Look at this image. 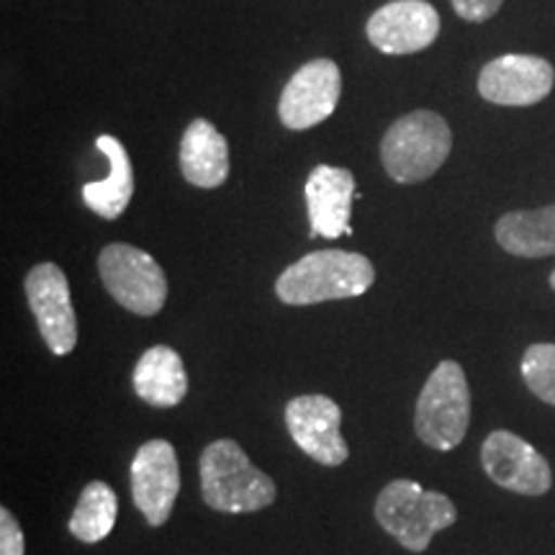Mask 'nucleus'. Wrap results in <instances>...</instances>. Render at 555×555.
Instances as JSON below:
<instances>
[{"label": "nucleus", "mask_w": 555, "mask_h": 555, "mask_svg": "<svg viewBox=\"0 0 555 555\" xmlns=\"http://www.w3.org/2000/svg\"><path fill=\"white\" fill-rule=\"evenodd\" d=\"M343 409L324 393H304L288 401L286 427L298 448L322 466H343L350 455L343 433Z\"/></svg>", "instance_id": "9d476101"}, {"label": "nucleus", "mask_w": 555, "mask_h": 555, "mask_svg": "<svg viewBox=\"0 0 555 555\" xmlns=\"http://www.w3.org/2000/svg\"><path fill=\"white\" fill-rule=\"evenodd\" d=\"M551 288L555 291V270H553V273H551Z\"/></svg>", "instance_id": "5701e85b"}, {"label": "nucleus", "mask_w": 555, "mask_h": 555, "mask_svg": "<svg viewBox=\"0 0 555 555\" xmlns=\"http://www.w3.org/2000/svg\"><path fill=\"white\" fill-rule=\"evenodd\" d=\"M494 234L499 245L517 258H551L555 255V204L504 214Z\"/></svg>", "instance_id": "a211bd4d"}, {"label": "nucleus", "mask_w": 555, "mask_h": 555, "mask_svg": "<svg viewBox=\"0 0 555 555\" xmlns=\"http://www.w3.org/2000/svg\"><path fill=\"white\" fill-rule=\"evenodd\" d=\"M376 281V268L360 253L317 249L283 270L275 294L288 307H311L322 301L363 296Z\"/></svg>", "instance_id": "f257e3e1"}, {"label": "nucleus", "mask_w": 555, "mask_h": 555, "mask_svg": "<svg viewBox=\"0 0 555 555\" xmlns=\"http://www.w3.org/2000/svg\"><path fill=\"white\" fill-rule=\"evenodd\" d=\"M116 515H119V499L114 489L103 481H90L69 517V532L82 543H101L114 530Z\"/></svg>", "instance_id": "6ab92c4d"}, {"label": "nucleus", "mask_w": 555, "mask_h": 555, "mask_svg": "<svg viewBox=\"0 0 555 555\" xmlns=\"http://www.w3.org/2000/svg\"><path fill=\"white\" fill-rule=\"evenodd\" d=\"M522 378L540 401L555 406V345L538 343L525 350Z\"/></svg>", "instance_id": "aec40b11"}, {"label": "nucleus", "mask_w": 555, "mask_h": 555, "mask_svg": "<svg viewBox=\"0 0 555 555\" xmlns=\"http://www.w3.org/2000/svg\"><path fill=\"white\" fill-rule=\"evenodd\" d=\"M376 519L406 551L425 553L437 532L455 525L457 509L440 491H427L416 481L397 478L378 494Z\"/></svg>", "instance_id": "7ed1b4c3"}, {"label": "nucleus", "mask_w": 555, "mask_h": 555, "mask_svg": "<svg viewBox=\"0 0 555 555\" xmlns=\"http://www.w3.org/2000/svg\"><path fill=\"white\" fill-rule=\"evenodd\" d=\"M365 34L384 54H414L437 39L440 13L427 0H393L367 18Z\"/></svg>", "instance_id": "ddd939ff"}, {"label": "nucleus", "mask_w": 555, "mask_h": 555, "mask_svg": "<svg viewBox=\"0 0 555 555\" xmlns=\"http://www.w3.org/2000/svg\"><path fill=\"white\" fill-rule=\"evenodd\" d=\"M339 93H343V75L332 60H311L286 82L278 116L283 127L304 131L317 127L335 114Z\"/></svg>", "instance_id": "1a4fd4ad"}, {"label": "nucleus", "mask_w": 555, "mask_h": 555, "mask_svg": "<svg viewBox=\"0 0 555 555\" xmlns=\"http://www.w3.org/2000/svg\"><path fill=\"white\" fill-rule=\"evenodd\" d=\"M453 150L448 121L435 111H414L388 127L380 142L384 168L397 183H422L446 165Z\"/></svg>", "instance_id": "20e7f679"}, {"label": "nucleus", "mask_w": 555, "mask_h": 555, "mask_svg": "<svg viewBox=\"0 0 555 555\" xmlns=\"http://www.w3.org/2000/svg\"><path fill=\"white\" fill-rule=\"evenodd\" d=\"M201 494L211 509L247 515L275 502V483L249 463L234 440H217L201 453Z\"/></svg>", "instance_id": "f03ea898"}, {"label": "nucleus", "mask_w": 555, "mask_h": 555, "mask_svg": "<svg viewBox=\"0 0 555 555\" xmlns=\"http://www.w3.org/2000/svg\"><path fill=\"white\" fill-rule=\"evenodd\" d=\"M180 170L196 189H219L229 178V144L211 121L196 119L180 139Z\"/></svg>", "instance_id": "2eb2a0df"}, {"label": "nucleus", "mask_w": 555, "mask_h": 555, "mask_svg": "<svg viewBox=\"0 0 555 555\" xmlns=\"http://www.w3.org/2000/svg\"><path fill=\"white\" fill-rule=\"evenodd\" d=\"M99 273L103 286L124 309L139 317H155L168 301V278L152 255L134 245L103 247L99 255Z\"/></svg>", "instance_id": "423d86ee"}, {"label": "nucleus", "mask_w": 555, "mask_h": 555, "mask_svg": "<svg viewBox=\"0 0 555 555\" xmlns=\"http://www.w3.org/2000/svg\"><path fill=\"white\" fill-rule=\"evenodd\" d=\"M24 288L47 347L54 356L73 352L78 345V319H75L65 270L54 262H41L29 270Z\"/></svg>", "instance_id": "6e6552de"}, {"label": "nucleus", "mask_w": 555, "mask_h": 555, "mask_svg": "<svg viewBox=\"0 0 555 555\" xmlns=\"http://www.w3.org/2000/svg\"><path fill=\"white\" fill-rule=\"evenodd\" d=\"M504 0H453V9L461 18L474 21V24H481V21H489L496 16V11L502 9Z\"/></svg>", "instance_id": "4be33fe9"}, {"label": "nucleus", "mask_w": 555, "mask_h": 555, "mask_svg": "<svg viewBox=\"0 0 555 555\" xmlns=\"http://www.w3.org/2000/svg\"><path fill=\"white\" fill-rule=\"evenodd\" d=\"M553 65L535 54H504L478 75V93L496 106H535L553 90Z\"/></svg>", "instance_id": "f8f14e48"}, {"label": "nucleus", "mask_w": 555, "mask_h": 555, "mask_svg": "<svg viewBox=\"0 0 555 555\" xmlns=\"http://www.w3.org/2000/svg\"><path fill=\"white\" fill-rule=\"evenodd\" d=\"M470 425V388L466 371L455 360H442L429 373L420 399H416L414 427L427 448L448 450L457 448Z\"/></svg>", "instance_id": "39448f33"}, {"label": "nucleus", "mask_w": 555, "mask_h": 555, "mask_svg": "<svg viewBox=\"0 0 555 555\" xmlns=\"http://www.w3.org/2000/svg\"><path fill=\"white\" fill-rule=\"evenodd\" d=\"M95 147L108 157V176L99 183L82 185V201L101 219H119L134 196V170L127 150L116 137L101 134Z\"/></svg>", "instance_id": "f3484780"}, {"label": "nucleus", "mask_w": 555, "mask_h": 555, "mask_svg": "<svg viewBox=\"0 0 555 555\" xmlns=\"http://www.w3.org/2000/svg\"><path fill=\"white\" fill-rule=\"evenodd\" d=\"M352 201H356L352 172L335 165H317L307 180L311 234L324 240H339L343 234H350Z\"/></svg>", "instance_id": "4468645a"}, {"label": "nucleus", "mask_w": 555, "mask_h": 555, "mask_svg": "<svg viewBox=\"0 0 555 555\" xmlns=\"http://www.w3.org/2000/svg\"><path fill=\"white\" fill-rule=\"evenodd\" d=\"M180 491L176 448L168 440H150L131 461V496L152 527L168 522Z\"/></svg>", "instance_id": "9b49d317"}, {"label": "nucleus", "mask_w": 555, "mask_h": 555, "mask_svg": "<svg viewBox=\"0 0 555 555\" xmlns=\"http://www.w3.org/2000/svg\"><path fill=\"white\" fill-rule=\"evenodd\" d=\"M481 466L491 481L512 494L543 496L553 486V470L545 457L509 429H494L486 437Z\"/></svg>", "instance_id": "0eeeda50"}, {"label": "nucleus", "mask_w": 555, "mask_h": 555, "mask_svg": "<svg viewBox=\"0 0 555 555\" xmlns=\"http://www.w3.org/2000/svg\"><path fill=\"white\" fill-rule=\"evenodd\" d=\"M24 532L9 509H0V555H24Z\"/></svg>", "instance_id": "412c9836"}, {"label": "nucleus", "mask_w": 555, "mask_h": 555, "mask_svg": "<svg viewBox=\"0 0 555 555\" xmlns=\"http://www.w3.org/2000/svg\"><path fill=\"white\" fill-rule=\"evenodd\" d=\"M134 391L142 401L157 409H172L189 393L183 358L168 345H155L139 358L134 367Z\"/></svg>", "instance_id": "dca6fc26"}]
</instances>
